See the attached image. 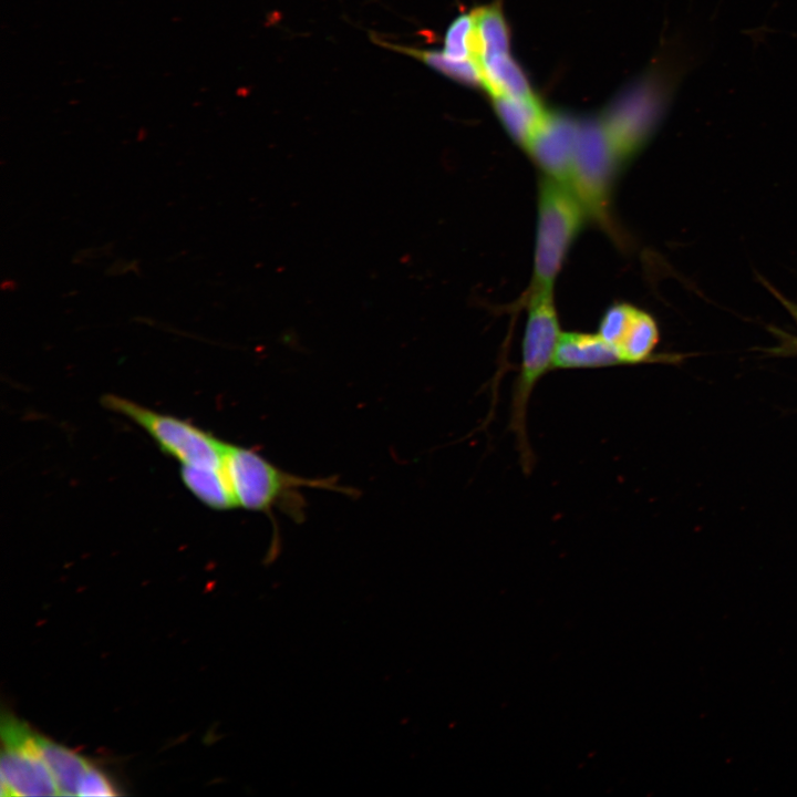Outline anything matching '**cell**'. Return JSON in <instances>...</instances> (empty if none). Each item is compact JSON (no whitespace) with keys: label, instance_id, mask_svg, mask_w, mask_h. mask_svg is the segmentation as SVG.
<instances>
[{"label":"cell","instance_id":"cell-1","mask_svg":"<svg viewBox=\"0 0 797 797\" xmlns=\"http://www.w3.org/2000/svg\"><path fill=\"white\" fill-rule=\"evenodd\" d=\"M693 63L681 52L670 64L656 63L613 100L601 120L623 163L640 151L660 124L683 74Z\"/></svg>","mask_w":797,"mask_h":797},{"label":"cell","instance_id":"cell-2","mask_svg":"<svg viewBox=\"0 0 797 797\" xmlns=\"http://www.w3.org/2000/svg\"><path fill=\"white\" fill-rule=\"evenodd\" d=\"M552 291H531L521 343V363L514 381L509 429L516 438L524 473L532 470L535 456L527 435V410L538 382L553 370L561 335Z\"/></svg>","mask_w":797,"mask_h":797},{"label":"cell","instance_id":"cell-3","mask_svg":"<svg viewBox=\"0 0 797 797\" xmlns=\"http://www.w3.org/2000/svg\"><path fill=\"white\" fill-rule=\"evenodd\" d=\"M586 215L568 185L547 175L540 178L531 291H552Z\"/></svg>","mask_w":797,"mask_h":797},{"label":"cell","instance_id":"cell-4","mask_svg":"<svg viewBox=\"0 0 797 797\" xmlns=\"http://www.w3.org/2000/svg\"><path fill=\"white\" fill-rule=\"evenodd\" d=\"M224 467L238 507L270 511L273 507L300 511L299 489L303 487L335 488L331 479H309L288 474L258 453L226 443Z\"/></svg>","mask_w":797,"mask_h":797},{"label":"cell","instance_id":"cell-5","mask_svg":"<svg viewBox=\"0 0 797 797\" xmlns=\"http://www.w3.org/2000/svg\"><path fill=\"white\" fill-rule=\"evenodd\" d=\"M623 161L601 117L579 121L568 186L587 214L607 221L614 179Z\"/></svg>","mask_w":797,"mask_h":797},{"label":"cell","instance_id":"cell-6","mask_svg":"<svg viewBox=\"0 0 797 797\" xmlns=\"http://www.w3.org/2000/svg\"><path fill=\"white\" fill-rule=\"evenodd\" d=\"M102 404L142 427L162 452L182 465L211 468L224 466L226 443L187 421L158 413L115 394L103 396Z\"/></svg>","mask_w":797,"mask_h":797},{"label":"cell","instance_id":"cell-7","mask_svg":"<svg viewBox=\"0 0 797 797\" xmlns=\"http://www.w3.org/2000/svg\"><path fill=\"white\" fill-rule=\"evenodd\" d=\"M1 741V796L60 795L32 728L14 715L3 714Z\"/></svg>","mask_w":797,"mask_h":797},{"label":"cell","instance_id":"cell-8","mask_svg":"<svg viewBox=\"0 0 797 797\" xmlns=\"http://www.w3.org/2000/svg\"><path fill=\"white\" fill-rule=\"evenodd\" d=\"M598 334L615 350L622 365L650 360L660 338L654 319L628 303H615L603 313Z\"/></svg>","mask_w":797,"mask_h":797},{"label":"cell","instance_id":"cell-9","mask_svg":"<svg viewBox=\"0 0 797 797\" xmlns=\"http://www.w3.org/2000/svg\"><path fill=\"white\" fill-rule=\"evenodd\" d=\"M578 126L579 121L570 115L548 112L525 147L545 175L566 185L569 183Z\"/></svg>","mask_w":797,"mask_h":797},{"label":"cell","instance_id":"cell-10","mask_svg":"<svg viewBox=\"0 0 797 797\" xmlns=\"http://www.w3.org/2000/svg\"><path fill=\"white\" fill-rule=\"evenodd\" d=\"M615 365H622L619 355L598 333H561L553 370L598 369Z\"/></svg>","mask_w":797,"mask_h":797},{"label":"cell","instance_id":"cell-11","mask_svg":"<svg viewBox=\"0 0 797 797\" xmlns=\"http://www.w3.org/2000/svg\"><path fill=\"white\" fill-rule=\"evenodd\" d=\"M493 104L506 132L521 147L536 134L548 111L534 94L529 96H494Z\"/></svg>","mask_w":797,"mask_h":797},{"label":"cell","instance_id":"cell-12","mask_svg":"<svg viewBox=\"0 0 797 797\" xmlns=\"http://www.w3.org/2000/svg\"><path fill=\"white\" fill-rule=\"evenodd\" d=\"M37 742L60 795H77L79 784L92 764L76 752L38 733Z\"/></svg>","mask_w":797,"mask_h":797},{"label":"cell","instance_id":"cell-13","mask_svg":"<svg viewBox=\"0 0 797 797\" xmlns=\"http://www.w3.org/2000/svg\"><path fill=\"white\" fill-rule=\"evenodd\" d=\"M180 477L187 489L204 505L227 510L238 507L225 467L182 465Z\"/></svg>","mask_w":797,"mask_h":797},{"label":"cell","instance_id":"cell-14","mask_svg":"<svg viewBox=\"0 0 797 797\" xmlns=\"http://www.w3.org/2000/svg\"><path fill=\"white\" fill-rule=\"evenodd\" d=\"M479 64L484 77V89L491 97L534 94L524 71L509 55V52L485 58Z\"/></svg>","mask_w":797,"mask_h":797},{"label":"cell","instance_id":"cell-15","mask_svg":"<svg viewBox=\"0 0 797 797\" xmlns=\"http://www.w3.org/2000/svg\"><path fill=\"white\" fill-rule=\"evenodd\" d=\"M474 56L483 59L509 52V32L500 8L490 4L473 10Z\"/></svg>","mask_w":797,"mask_h":797},{"label":"cell","instance_id":"cell-16","mask_svg":"<svg viewBox=\"0 0 797 797\" xmlns=\"http://www.w3.org/2000/svg\"><path fill=\"white\" fill-rule=\"evenodd\" d=\"M413 55L431 68L457 80L464 84L484 89V77L480 64L475 59L456 60L446 55L443 51L418 50L411 48H396Z\"/></svg>","mask_w":797,"mask_h":797},{"label":"cell","instance_id":"cell-17","mask_svg":"<svg viewBox=\"0 0 797 797\" xmlns=\"http://www.w3.org/2000/svg\"><path fill=\"white\" fill-rule=\"evenodd\" d=\"M443 52L456 60L475 59L473 11L452 22L445 34Z\"/></svg>","mask_w":797,"mask_h":797},{"label":"cell","instance_id":"cell-18","mask_svg":"<svg viewBox=\"0 0 797 797\" xmlns=\"http://www.w3.org/2000/svg\"><path fill=\"white\" fill-rule=\"evenodd\" d=\"M116 795H118V793L113 782L103 770L93 765L89 767L77 788V796L108 797Z\"/></svg>","mask_w":797,"mask_h":797},{"label":"cell","instance_id":"cell-19","mask_svg":"<svg viewBox=\"0 0 797 797\" xmlns=\"http://www.w3.org/2000/svg\"><path fill=\"white\" fill-rule=\"evenodd\" d=\"M783 302L785 303L786 308L789 310V312L793 314V317L795 318V320L797 322V306L787 300H783Z\"/></svg>","mask_w":797,"mask_h":797}]
</instances>
